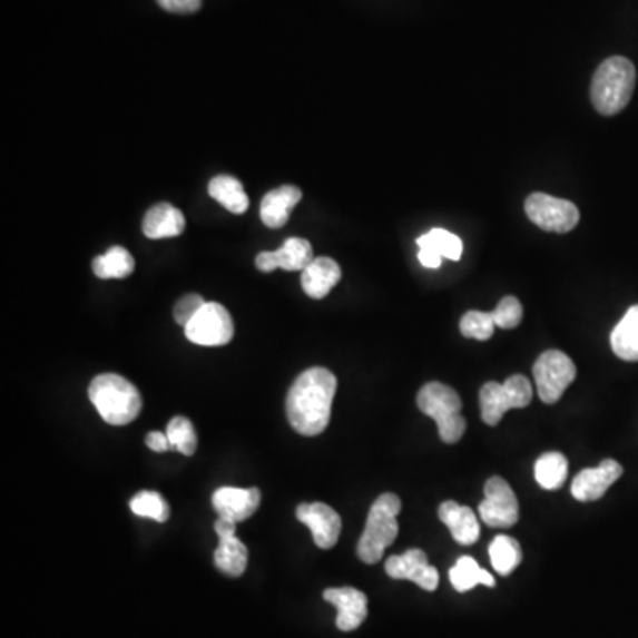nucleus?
<instances>
[{
	"label": "nucleus",
	"instance_id": "1",
	"mask_svg": "<svg viewBox=\"0 0 638 638\" xmlns=\"http://www.w3.org/2000/svg\"><path fill=\"white\" fill-rule=\"evenodd\" d=\"M337 379L326 367H311L300 374L287 392V422L296 433L317 436L331 422Z\"/></svg>",
	"mask_w": 638,
	"mask_h": 638
},
{
	"label": "nucleus",
	"instance_id": "2",
	"mask_svg": "<svg viewBox=\"0 0 638 638\" xmlns=\"http://www.w3.org/2000/svg\"><path fill=\"white\" fill-rule=\"evenodd\" d=\"M637 82L634 62L626 57H610L599 65L591 86V100L601 116H616L630 104Z\"/></svg>",
	"mask_w": 638,
	"mask_h": 638
},
{
	"label": "nucleus",
	"instance_id": "3",
	"mask_svg": "<svg viewBox=\"0 0 638 638\" xmlns=\"http://www.w3.org/2000/svg\"><path fill=\"white\" fill-rule=\"evenodd\" d=\"M89 400L107 424L127 425L139 418L143 397L137 386L119 374H98L89 385Z\"/></svg>",
	"mask_w": 638,
	"mask_h": 638
},
{
	"label": "nucleus",
	"instance_id": "4",
	"mask_svg": "<svg viewBox=\"0 0 638 638\" xmlns=\"http://www.w3.org/2000/svg\"><path fill=\"white\" fill-rule=\"evenodd\" d=\"M400 512L401 499L394 493H383L374 500L361 541L356 544V556L364 565L380 562L386 548L394 543L400 534V526H397Z\"/></svg>",
	"mask_w": 638,
	"mask_h": 638
},
{
	"label": "nucleus",
	"instance_id": "5",
	"mask_svg": "<svg viewBox=\"0 0 638 638\" xmlns=\"http://www.w3.org/2000/svg\"><path fill=\"white\" fill-rule=\"evenodd\" d=\"M418 406L436 422L442 442L457 443L465 434L467 421L461 415V397L451 386L440 382L425 383L419 391Z\"/></svg>",
	"mask_w": 638,
	"mask_h": 638
},
{
	"label": "nucleus",
	"instance_id": "6",
	"mask_svg": "<svg viewBox=\"0 0 638 638\" xmlns=\"http://www.w3.org/2000/svg\"><path fill=\"white\" fill-rule=\"evenodd\" d=\"M532 401V385L521 374H512L506 383L488 382L479 394L481 418L488 425H497L511 409H526Z\"/></svg>",
	"mask_w": 638,
	"mask_h": 638
},
{
	"label": "nucleus",
	"instance_id": "7",
	"mask_svg": "<svg viewBox=\"0 0 638 638\" xmlns=\"http://www.w3.org/2000/svg\"><path fill=\"white\" fill-rule=\"evenodd\" d=\"M532 371L539 397L547 404H556L577 379V365L559 350L541 353Z\"/></svg>",
	"mask_w": 638,
	"mask_h": 638
},
{
	"label": "nucleus",
	"instance_id": "8",
	"mask_svg": "<svg viewBox=\"0 0 638 638\" xmlns=\"http://www.w3.org/2000/svg\"><path fill=\"white\" fill-rule=\"evenodd\" d=\"M526 213L529 220L539 229L559 235L573 230L580 222V212L571 200L559 199L541 192L527 197Z\"/></svg>",
	"mask_w": 638,
	"mask_h": 638
},
{
	"label": "nucleus",
	"instance_id": "9",
	"mask_svg": "<svg viewBox=\"0 0 638 638\" xmlns=\"http://www.w3.org/2000/svg\"><path fill=\"white\" fill-rule=\"evenodd\" d=\"M190 343L199 346H226L235 337V322L229 311L217 302H206L196 317L185 326Z\"/></svg>",
	"mask_w": 638,
	"mask_h": 638
},
{
	"label": "nucleus",
	"instance_id": "10",
	"mask_svg": "<svg viewBox=\"0 0 638 638\" xmlns=\"http://www.w3.org/2000/svg\"><path fill=\"white\" fill-rule=\"evenodd\" d=\"M479 517L488 527L495 529H508L517 523L520 518V506L506 479H488L484 500L479 504Z\"/></svg>",
	"mask_w": 638,
	"mask_h": 638
},
{
	"label": "nucleus",
	"instance_id": "11",
	"mask_svg": "<svg viewBox=\"0 0 638 638\" xmlns=\"http://www.w3.org/2000/svg\"><path fill=\"white\" fill-rule=\"evenodd\" d=\"M385 571L394 580H410L418 583L424 591H436L440 582L439 571L430 565L428 556L421 548L406 550L403 556L389 557Z\"/></svg>",
	"mask_w": 638,
	"mask_h": 638
},
{
	"label": "nucleus",
	"instance_id": "12",
	"mask_svg": "<svg viewBox=\"0 0 638 638\" xmlns=\"http://www.w3.org/2000/svg\"><path fill=\"white\" fill-rule=\"evenodd\" d=\"M296 520L302 521L313 532L314 543L322 550H331L340 541L343 521L337 511L323 502L300 504L296 508Z\"/></svg>",
	"mask_w": 638,
	"mask_h": 638
},
{
	"label": "nucleus",
	"instance_id": "13",
	"mask_svg": "<svg viewBox=\"0 0 638 638\" xmlns=\"http://www.w3.org/2000/svg\"><path fill=\"white\" fill-rule=\"evenodd\" d=\"M259 488H218L212 497V506L218 518L239 521L248 520L259 509Z\"/></svg>",
	"mask_w": 638,
	"mask_h": 638
},
{
	"label": "nucleus",
	"instance_id": "14",
	"mask_svg": "<svg viewBox=\"0 0 638 638\" xmlns=\"http://www.w3.org/2000/svg\"><path fill=\"white\" fill-rule=\"evenodd\" d=\"M621 463L616 460H605L595 469H583L571 484V493L578 502H595L607 493L617 479L621 478Z\"/></svg>",
	"mask_w": 638,
	"mask_h": 638
},
{
	"label": "nucleus",
	"instance_id": "15",
	"mask_svg": "<svg viewBox=\"0 0 638 638\" xmlns=\"http://www.w3.org/2000/svg\"><path fill=\"white\" fill-rule=\"evenodd\" d=\"M313 261V245L308 244L307 239L289 238L274 253L257 254L256 266L265 274L277 268L286 269V272H304Z\"/></svg>",
	"mask_w": 638,
	"mask_h": 638
},
{
	"label": "nucleus",
	"instance_id": "16",
	"mask_svg": "<svg viewBox=\"0 0 638 638\" xmlns=\"http://www.w3.org/2000/svg\"><path fill=\"white\" fill-rule=\"evenodd\" d=\"M323 598L340 610L335 625L341 631L356 630L367 617V596L355 587L326 589Z\"/></svg>",
	"mask_w": 638,
	"mask_h": 638
},
{
	"label": "nucleus",
	"instance_id": "17",
	"mask_svg": "<svg viewBox=\"0 0 638 638\" xmlns=\"http://www.w3.org/2000/svg\"><path fill=\"white\" fill-rule=\"evenodd\" d=\"M439 518L451 530L452 538L457 539V543L463 544V547L475 543L481 536L478 517L469 506H461L454 500H448L440 506Z\"/></svg>",
	"mask_w": 638,
	"mask_h": 638
},
{
	"label": "nucleus",
	"instance_id": "18",
	"mask_svg": "<svg viewBox=\"0 0 638 638\" xmlns=\"http://www.w3.org/2000/svg\"><path fill=\"white\" fill-rule=\"evenodd\" d=\"M343 272L337 261L331 257H314L313 263L302 272V289L314 300L325 298L340 284Z\"/></svg>",
	"mask_w": 638,
	"mask_h": 638
},
{
	"label": "nucleus",
	"instance_id": "19",
	"mask_svg": "<svg viewBox=\"0 0 638 638\" xmlns=\"http://www.w3.org/2000/svg\"><path fill=\"white\" fill-rule=\"evenodd\" d=\"M300 199H302V190L298 187H293V185H284V187L268 192L261 200V220L269 229L286 226L289 215H292L293 208L298 205Z\"/></svg>",
	"mask_w": 638,
	"mask_h": 638
},
{
	"label": "nucleus",
	"instance_id": "20",
	"mask_svg": "<svg viewBox=\"0 0 638 638\" xmlns=\"http://www.w3.org/2000/svg\"><path fill=\"white\" fill-rule=\"evenodd\" d=\"M185 230V217L169 203H158L144 215L143 233L149 239L174 238Z\"/></svg>",
	"mask_w": 638,
	"mask_h": 638
},
{
	"label": "nucleus",
	"instance_id": "21",
	"mask_svg": "<svg viewBox=\"0 0 638 638\" xmlns=\"http://www.w3.org/2000/svg\"><path fill=\"white\" fill-rule=\"evenodd\" d=\"M610 346L621 361L638 362V305L628 308L610 335Z\"/></svg>",
	"mask_w": 638,
	"mask_h": 638
},
{
	"label": "nucleus",
	"instance_id": "22",
	"mask_svg": "<svg viewBox=\"0 0 638 638\" xmlns=\"http://www.w3.org/2000/svg\"><path fill=\"white\" fill-rule=\"evenodd\" d=\"M215 566L227 577L238 578L245 573L248 562V548L235 536L218 538V548L215 550Z\"/></svg>",
	"mask_w": 638,
	"mask_h": 638
},
{
	"label": "nucleus",
	"instance_id": "23",
	"mask_svg": "<svg viewBox=\"0 0 638 638\" xmlns=\"http://www.w3.org/2000/svg\"><path fill=\"white\" fill-rule=\"evenodd\" d=\"M209 196L220 203L227 212L242 215L248 209V196L244 185L233 176H217L208 185Z\"/></svg>",
	"mask_w": 638,
	"mask_h": 638
},
{
	"label": "nucleus",
	"instance_id": "24",
	"mask_svg": "<svg viewBox=\"0 0 638 638\" xmlns=\"http://www.w3.org/2000/svg\"><path fill=\"white\" fill-rule=\"evenodd\" d=\"M135 259L125 247H110L92 261V272L98 278H127L134 274Z\"/></svg>",
	"mask_w": 638,
	"mask_h": 638
},
{
	"label": "nucleus",
	"instance_id": "25",
	"mask_svg": "<svg viewBox=\"0 0 638 638\" xmlns=\"http://www.w3.org/2000/svg\"><path fill=\"white\" fill-rule=\"evenodd\" d=\"M449 578H451V583L458 592H467L473 587L482 586L495 587V578L491 577L488 571L478 565V560H473L472 557H460L457 565L452 566L451 571H449Z\"/></svg>",
	"mask_w": 638,
	"mask_h": 638
},
{
	"label": "nucleus",
	"instance_id": "26",
	"mask_svg": "<svg viewBox=\"0 0 638 638\" xmlns=\"http://www.w3.org/2000/svg\"><path fill=\"white\" fill-rule=\"evenodd\" d=\"M534 475L544 490H559L568 478V460L560 452H544L536 461Z\"/></svg>",
	"mask_w": 638,
	"mask_h": 638
},
{
	"label": "nucleus",
	"instance_id": "27",
	"mask_svg": "<svg viewBox=\"0 0 638 638\" xmlns=\"http://www.w3.org/2000/svg\"><path fill=\"white\" fill-rule=\"evenodd\" d=\"M521 547L517 539L497 536L490 544L491 566L502 577L511 575L521 565Z\"/></svg>",
	"mask_w": 638,
	"mask_h": 638
},
{
	"label": "nucleus",
	"instance_id": "28",
	"mask_svg": "<svg viewBox=\"0 0 638 638\" xmlns=\"http://www.w3.org/2000/svg\"><path fill=\"white\" fill-rule=\"evenodd\" d=\"M418 245L419 248H425L451 261H460L463 254V242L454 233L445 229H431L418 239Z\"/></svg>",
	"mask_w": 638,
	"mask_h": 638
},
{
	"label": "nucleus",
	"instance_id": "29",
	"mask_svg": "<svg viewBox=\"0 0 638 638\" xmlns=\"http://www.w3.org/2000/svg\"><path fill=\"white\" fill-rule=\"evenodd\" d=\"M130 509L135 517L149 518L157 523H166L170 517L167 500L157 491H140L130 500Z\"/></svg>",
	"mask_w": 638,
	"mask_h": 638
},
{
	"label": "nucleus",
	"instance_id": "30",
	"mask_svg": "<svg viewBox=\"0 0 638 638\" xmlns=\"http://www.w3.org/2000/svg\"><path fill=\"white\" fill-rule=\"evenodd\" d=\"M167 439L170 442L173 451L181 452L183 457H192L197 451V434L196 428L183 415H176L173 421L167 424L166 430Z\"/></svg>",
	"mask_w": 638,
	"mask_h": 638
},
{
	"label": "nucleus",
	"instance_id": "31",
	"mask_svg": "<svg viewBox=\"0 0 638 638\" xmlns=\"http://www.w3.org/2000/svg\"><path fill=\"white\" fill-rule=\"evenodd\" d=\"M495 320L493 314L481 313V311H469L465 316L461 317V334L469 340L488 341L495 332Z\"/></svg>",
	"mask_w": 638,
	"mask_h": 638
},
{
	"label": "nucleus",
	"instance_id": "32",
	"mask_svg": "<svg viewBox=\"0 0 638 638\" xmlns=\"http://www.w3.org/2000/svg\"><path fill=\"white\" fill-rule=\"evenodd\" d=\"M491 314H493L497 326L511 331V328H517L523 320V307H521L520 300L514 296H504Z\"/></svg>",
	"mask_w": 638,
	"mask_h": 638
},
{
	"label": "nucleus",
	"instance_id": "33",
	"mask_svg": "<svg viewBox=\"0 0 638 638\" xmlns=\"http://www.w3.org/2000/svg\"><path fill=\"white\" fill-rule=\"evenodd\" d=\"M205 298L196 293H190V295H185L179 298L174 305V320L181 326H187L188 323L196 317L200 308L205 307Z\"/></svg>",
	"mask_w": 638,
	"mask_h": 638
},
{
	"label": "nucleus",
	"instance_id": "34",
	"mask_svg": "<svg viewBox=\"0 0 638 638\" xmlns=\"http://www.w3.org/2000/svg\"><path fill=\"white\" fill-rule=\"evenodd\" d=\"M157 2L161 9L178 14L196 13L203 6V0H157Z\"/></svg>",
	"mask_w": 638,
	"mask_h": 638
},
{
	"label": "nucleus",
	"instance_id": "35",
	"mask_svg": "<svg viewBox=\"0 0 638 638\" xmlns=\"http://www.w3.org/2000/svg\"><path fill=\"white\" fill-rule=\"evenodd\" d=\"M146 445H148L153 452H158V454H161V452L173 451V449H170V442L169 439H167V434L161 433V431H153V433H149L148 436H146Z\"/></svg>",
	"mask_w": 638,
	"mask_h": 638
},
{
	"label": "nucleus",
	"instance_id": "36",
	"mask_svg": "<svg viewBox=\"0 0 638 638\" xmlns=\"http://www.w3.org/2000/svg\"><path fill=\"white\" fill-rule=\"evenodd\" d=\"M442 259L443 257H440L439 254L425 251V248H419V261H421V265H424L425 268H440Z\"/></svg>",
	"mask_w": 638,
	"mask_h": 638
}]
</instances>
